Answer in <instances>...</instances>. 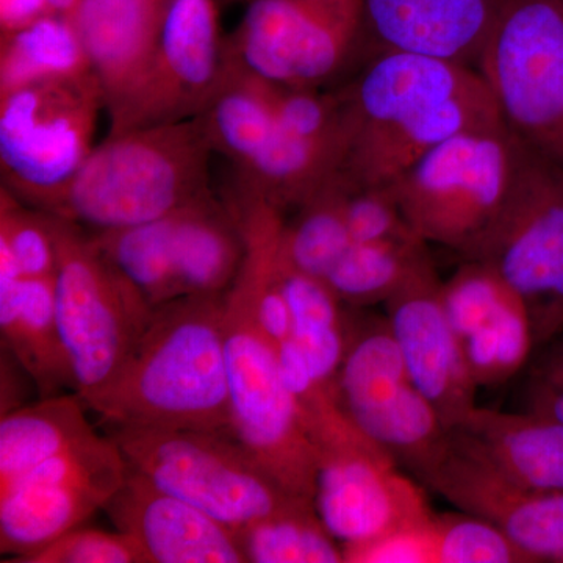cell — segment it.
Returning <instances> with one entry per match:
<instances>
[{"label": "cell", "instance_id": "obj_1", "mask_svg": "<svg viewBox=\"0 0 563 563\" xmlns=\"http://www.w3.org/2000/svg\"><path fill=\"white\" fill-rule=\"evenodd\" d=\"M339 91L347 120L340 173L355 187H390L451 136L504 124L479 69L431 55L377 49Z\"/></svg>", "mask_w": 563, "mask_h": 563}, {"label": "cell", "instance_id": "obj_2", "mask_svg": "<svg viewBox=\"0 0 563 563\" xmlns=\"http://www.w3.org/2000/svg\"><path fill=\"white\" fill-rule=\"evenodd\" d=\"M90 410L107 426L231 433L225 295L181 296L157 307Z\"/></svg>", "mask_w": 563, "mask_h": 563}, {"label": "cell", "instance_id": "obj_3", "mask_svg": "<svg viewBox=\"0 0 563 563\" xmlns=\"http://www.w3.org/2000/svg\"><path fill=\"white\" fill-rule=\"evenodd\" d=\"M213 154L199 118L109 135L49 214L90 232L161 220L213 191Z\"/></svg>", "mask_w": 563, "mask_h": 563}, {"label": "cell", "instance_id": "obj_4", "mask_svg": "<svg viewBox=\"0 0 563 563\" xmlns=\"http://www.w3.org/2000/svg\"><path fill=\"white\" fill-rule=\"evenodd\" d=\"M292 396L317 453L314 507L342 547L368 542L435 514L424 488L351 421L335 387L307 379Z\"/></svg>", "mask_w": 563, "mask_h": 563}, {"label": "cell", "instance_id": "obj_5", "mask_svg": "<svg viewBox=\"0 0 563 563\" xmlns=\"http://www.w3.org/2000/svg\"><path fill=\"white\" fill-rule=\"evenodd\" d=\"M528 152L506 124L470 129L426 152L388 190L422 242L465 257L509 201Z\"/></svg>", "mask_w": 563, "mask_h": 563}, {"label": "cell", "instance_id": "obj_6", "mask_svg": "<svg viewBox=\"0 0 563 563\" xmlns=\"http://www.w3.org/2000/svg\"><path fill=\"white\" fill-rule=\"evenodd\" d=\"M51 217L58 325L76 393L90 409L117 379L155 309L96 246L90 232Z\"/></svg>", "mask_w": 563, "mask_h": 563}, {"label": "cell", "instance_id": "obj_7", "mask_svg": "<svg viewBox=\"0 0 563 563\" xmlns=\"http://www.w3.org/2000/svg\"><path fill=\"white\" fill-rule=\"evenodd\" d=\"M109 435L133 470L236 533L301 498L229 432L109 426Z\"/></svg>", "mask_w": 563, "mask_h": 563}, {"label": "cell", "instance_id": "obj_8", "mask_svg": "<svg viewBox=\"0 0 563 563\" xmlns=\"http://www.w3.org/2000/svg\"><path fill=\"white\" fill-rule=\"evenodd\" d=\"M231 433L291 495L314 501L317 453L282 376L277 344L263 332L242 288L225 292Z\"/></svg>", "mask_w": 563, "mask_h": 563}, {"label": "cell", "instance_id": "obj_9", "mask_svg": "<svg viewBox=\"0 0 563 563\" xmlns=\"http://www.w3.org/2000/svg\"><path fill=\"white\" fill-rule=\"evenodd\" d=\"M106 98L95 74L38 81L0 95L2 187L51 213L95 150Z\"/></svg>", "mask_w": 563, "mask_h": 563}, {"label": "cell", "instance_id": "obj_10", "mask_svg": "<svg viewBox=\"0 0 563 563\" xmlns=\"http://www.w3.org/2000/svg\"><path fill=\"white\" fill-rule=\"evenodd\" d=\"M376 51L363 0H250L225 36L232 68L292 87L325 88Z\"/></svg>", "mask_w": 563, "mask_h": 563}, {"label": "cell", "instance_id": "obj_11", "mask_svg": "<svg viewBox=\"0 0 563 563\" xmlns=\"http://www.w3.org/2000/svg\"><path fill=\"white\" fill-rule=\"evenodd\" d=\"M335 395L351 421L424 484L446 451L450 431L413 384L387 318L350 309Z\"/></svg>", "mask_w": 563, "mask_h": 563}, {"label": "cell", "instance_id": "obj_12", "mask_svg": "<svg viewBox=\"0 0 563 563\" xmlns=\"http://www.w3.org/2000/svg\"><path fill=\"white\" fill-rule=\"evenodd\" d=\"M477 69L507 129L563 166V0H501Z\"/></svg>", "mask_w": 563, "mask_h": 563}, {"label": "cell", "instance_id": "obj_13", "mask_svg": "<svg viewBox=\"0 0 563 563\" xmlns=\"http://www.w3.org/2000/svg\"><path fill=\"white\" fill-rule=\"evenodd\" d=\"M463 261L493 272L523 301L536 347L563 329V166L529 150L512 195Z\"/></svg>", "mask_w": 563, "mask_h": 563}, {"label": "cell", "instance_id": "obj_14", "mask_svg": "<svg viewBox=\"0 0 563 563\" xmlns=\"http://www.w3.org/2000/svg\"><path fill=\"white\" fill-rule=\"evenodd\" d=\"M110 435L91 433L0 488V553L21 563L106 509L128 476Z\"/></svg>", "mask_w": 563, "mask_h": 563}, {"label": "cell", "instance_id": "obj_15", "mask_svg": "<svg viewBox=\"0 0 563 563\" xmlns=\"http://www.w3.org/2000/svg\"><path fill=\"white\" fill-rule=\"evenodd\" d=\"M228 70L217 0H168L146 73L109 113L110 133L201 117Z\"/></svg>", "mask_w": 563, "mask_h": 563}, {"label": "cell", "instance_id": "obj_16", "mask_svg": "<svg viewBox=\"0 0 563 563\" xmlns=\"http://www.w3.org/2000/svg\"><path fill=\"white\" fill-rule=\"evenodd\" d=\"M384 306L407 372L451 431L476 407L479 387L444 309L443 282L431 255Z\"/></svg>", "mask_w": 563, "mask_h": 563}, {"label": "cell", "instance_id": "obj_17", "mask_svg": "<svg viewBox=\"0 0 563 563\" xmlns=\"http://www.w3.org/2000/svg\"><path fill=\"white\" fill-rule=\"evenodd\" d=\"M443 301L477 387H498L525 368L536 350L531 320L490 266L463 261L443 282Z\"/></svg>", "mask_w": 563, "mask_h": 563}, {"label": "cell", "instance_id": "obj_18", "mask_svg": "<svg viewBox=\"0 0 563 563\" xmlns=\"http://www.w3.org/2000/svg\"><path fill=\"white\" fill-rule=\"evenodd\" d=\"M424 485L459 510L498 526L529 563H563V492L515 484L450 442Z\"/></svg>", "mask_w": 563, "mask_h": 563}, {"label": "cell", "instance_id": "obj_19", "mask_svg": "<svg viewBox=\"0 0 563 563\" xmlns=\"http://www.w3.org/2000/svg\"><path fill=\"white\" fill-rule=\"evenodd\" d=\"M103 510L150 563L247 562L239 533L132 466Z\"/></svg>", "mask_w": 563, "mask_h": 563}, {"label": "cell", "instance_id": "obj_20", "mask_svg": "<svg viewBox=\"0 0 563 563\" xmlns=\"http://www.w3.org/2000/svg\"><path fill=\"white\" fill-rule=\"evenodd\" d=\"M501 0H363L376 49L413 52L477 68Z\"/></svg>", "mask_w": 563, "mask_h": 563}, {"label": "cell", "instance_id": "obj_21", "mask_svg": "<svg viewBox=\"0 0 563 563\" xmlns=\"http://www.w3.org/2000/svg\"><path fill=\"white\" fill-rule=\"evenodd\" d=\"M450 443L515 484L563 492V422L476 406L451 429Z\"/></svg>", "mask_w": 563, "mask_h": 563}, {"label": "cell", "instance_id": "obj_22", "mask_svg": "<svg viewBox=\"0 0 563 563\" xmlns=\"http://www.w3.org/2000/svg\"><path fill=\"white\" fill-rule=\"evenodd\" d=\"M166 3L151 0H79L68 16L79 33L106 111L117 110L146 73Z\"/></svg>", "mask_w": 563, "mask_h": 563}, {"label": "cell", "instance_id": "obj_23", "mask_svg": "<svg viewBox=\"0 0 563 563\" xmlns=\"http://www.w3.org/2000/svg\"><path fill=\"white\" fill-rule=\"evenodd\" d=\"M2 347L31 377L40 398L76 393L55 307V276L0 282Z\"/></svg>", "mask_w": 563, "mask_h": 563}, {"label": "cell", "instance_id": "obj_24", "mask_svg": "<svg viewBox=\"0 0 563 563\" xmlns=\"http://www.w3.org/2000/svg\"><path fill=\"white\" fill-rule=\"evenodd\" d=\"M173 246L184 296L225 295L242 268V231L213 191L174 213Z\"/></svg>", "mask_w": 563, "mask_h": 563}, {"label": "cell", "instance_id": "obj_25", "mask_svg": "<svg viewBox=\"0 0 563 563\" xmlns=\"http://www.w3.org/2000/svg\"><path fill=\"white\" fill-rule=\"evenodd\" d=\"M77 393L40 398L0 418V488L95 433Z\"/></svg>", "mask_w": 563, "mask_h": 563}, {"label": "cell", "instance_id": "obj_26", "mask_svg": "<svg viewBox=\"0 0 563 563\" xmlns=\"http://www.w3.org/2000/svg\"><path fill=\"white\" fill-rule=\"evenodd\" d=\"M280 277L290 307L292 336L313 373L329 385L342 365L350 332V307L344 306L325 280L292 265L280 240Z\"/></svg>", "mask_w": 563, "mask_h": 563}, {"label": "cell", "instance_id": "obj_27", "mask_svg": "<svg viewBox=\"0 0 563 563\" xmlns=\"http://www.w3.org/2000/svg\"><path fill=\"white\" fill-rule=\"evenodd\" d=\"M0 40V95L38 81L92 73L68 14H47L2 33Z\"/></svg>", "mask_w": 563, "mask_h": 563}, {"label": "cell", "instance_id": "obj_28", "mask_svg": "<svg viewBox=\"0 0 563 563\" xmlns=\"http://www.w3.org/2000/svg\"><path fill=\"white\" fill-rule=\"evenodd\" d=\"M429 255L417 236L351 243L324 280L344 306L362 310L387 302Z\"/></svg>", "mask_w": 563, "mask_h": 563}, {"label": "cell", "instance_id": "obj_29", "mask_svg": "<svg viewBox=\"0 0 563 563\" xmlns=\"http://www.w3.org/2000/svg\"><path fill=\"white\" fill-rule=\"evenodd\" d=\"M173 231L174 213L128 228L90 232V235L152 309H157L184 296L174 262Z\"/></svg>", "mask_w": 563, "mask_h": 563}, {"label": "cell", "instance_id": "obj_30", "mask_svg": "<svg viewBox=\"0 0 563 563\" xmlns=\"http://www.w3.org/2000/svg\"><path fill=\"white\" fill-rule=\"evenodd\" d=\"M347 180L336 173L302 206L285 214L282 247L292 265L324 280L351 246L346 220Z\"/></svg>", "mask_w": 563, "mask_h": 563}, {"label": "cell", "instance_id": "obj_31", "mask_svg": "<svg viewBox=\"0 0 563 563\" xmlns=\"http://www.w3.org/2000/svg\"><path fill=\"white\" fill-rule=\"evenodd\" d=\"M251 563H343V547L312 499L296 498L239 532Z\"/></svg>", "mask_w": 563, "mask_h": 563}, {"label": "cell", "instance_id": "obj_32", "mask_svg": "<svg viewBox=\"0 0 563 563\" xmlns=\"http://www.w3.org/2000/svg\"><path fill=\"white\" fill-rule=\"evenodd\" d=\"M435 563H529L492 521L459 510L433 517Z\"/></svg>", "mask_w": 563, "mask_h": 563}, {"label": "cell", "instance_id": "obj_33", "mask_svg": "<svg viewBox=\"0 0 563 563\" xmlns=\"http://www.w3.org/2000/svg\"><path fill=\"white\" fill-rule=\"evenodd\" d=\"M0 244L14 255L22 276H55L57 243L51 214L22 202L5 187L0 191Z\"/></svg>", "mask_w": 563, "mask_h": 563}, {"label": "cell", "instance_id": "obj_34", "mask_svg": "<svg viewBox=\"0 0 563 563\" xmlns=\"http://www.w3.org/2000/svg\"><path fill=\"white\" fill-rule=\"evenodd\" d=\"M21 563H150L128 533L77 528Z\"/></svg>", "mask_w": 563, "mask_h": 563}, {"label": "cell", "instance_id": "obj_35", "mask_svg": "<svg viewBox=\"0 0 563 563\" xmlns=\"http://www.w3.org/2000/svg\"><path fill=\"white\" fill-rule=\"evenodd\" d=\"M346 220L352 243L420 239L388 187H355L347 181Z\"/></svg>", "mask_w": 563, "mask_h": 563}, {"label": "cell", "instance_id": "obj_36", "mask_svg": "<svg viewBox=\"0 0 563 563\" xmlns=\"http://www.w3.org/2000/svg\"><path fill=\"white\" fill-rule=\"evenodd\" d=\"M433 517L376 539L343 547L344 563H435Z\"/></svg>", "mask_w": 563, "mask_h": 563}, {"label": "cell", "instance_id": "obj_37", "mask_svg": "<svg viewBox=\"0 0 563 563\" xmlns=\"http://www.w3.org/2000/svg\"><path fill=\"white\" fill-rule=\"evenodd\" d=\"M540 350L526 380L523 412L563 422V329Z\"/></svg>", "mask_w": 563, "mask_h": 563}, {"label": "cell", "instance_id": "obj_38", "mask_svg": "<svg viewBox=\"0 0 563 563\" xmlns=\"http://www.w3.org/2000/svg\"><path fill=\"white\" fill-rule=\"evenodd\" d=\"M151 2L168 3V0H151Z\"/></svg>", "mask_w": 563, "mask_h": 563}, {"label": "cell", "instance_id": "obj_39", "mask_svg": "<svg viewBox=\"0 0 563 563\" xmlns=\"http://www.w3.org/2000/svg\"><path fill=\"white\" fill-rule=\"evenodd\" d=\"M246 2H250V0H246Z\"/></svg>", "mask_w": 563, "mask_h": 563}]
</instances>
